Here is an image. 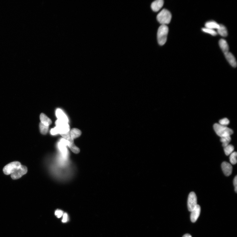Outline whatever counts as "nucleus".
Segmentation results:
<instances>
[{
  "label": "nucleus",
  "instance_id": "nucleus-28",
  "mask_svg": "<svg viewBox=\"0 0 237 237\" xmlns=\"http://www.w3.org/2000/svg\"><path fill=\"white\" fill-rule=\"evenodd\" d=\"M234 185L235 187V191L236 193L237 192V177L236 176L233 181Z\"/></svg>",
  "mask_w": 237,
  "mask_h": 237
},
{
  "label": "nucleus",
  "instance_id": "nucleus-15",
  "mask_svg": "<svg viewBox=\"0 0 237 237\" xmlns=\"http://www.w3.org/2000/svg\"><path fill=\"white\" fill-rule=\"evenodd\" d=\"M205 28L214 30L218 29L220 25L214 21H210L207 22L205 24Z\"/></svg>",
  "mask_w": 237,
  "mask_h": 237
},
{
  "label": "nucleus",
  "instance_id": "nucleus-13",
  "mask_svg": "<svg viewBox=\"0 0 237 237\" xmlns=\"http://www.w3.org/2000/svg\"><path fill=\"white\" fill-rule=\"evenodd\" d=\"M219 45L224 54L229 52V47L227 42L224 39H221L219 41Z\"/></svg>",
  "mask_w": 237,
  "mask_h": 237
},
{
  "label": "nucleus",
  "instance_id": "nucleus-1",
  "mask_svg": "<svg viewBox=\"0 0 237 237\" xmlns=\"http://www.w3.org/2000/svg\"><path fill=\"white\" fill-rule=\"evenodd\" d=\"M169 28L166 25H161L158 30L157 39L160 46L164 45L167 40Z\"/></svg>",
  "mask_w": 237,
  "mask_h": 237
},
{
  "label": "nucleus",
  "instance_id": "nucleus-19",
  "mask_svg": "<svg viewBox=\"0 0 237 237\" xmlns=\"http://www.w3.org/2000/svg\"><path fill=\"white\" fill-rule=\"evenodd\" d=\"M231 138L230 136H228L224 137H221L220 141L222 143V146L225 148L229 145L231 141Z\"/></svg>",
  "mask_w": 237,
  "mask_h": 237
},
{
  "label": "nucleus",
  "instance_id": "nucleus-18",
  "mask_svg": "<svg viewBox=\"0 0 237 237\" xmlns=\"http://www.w3.org/2000/svg\"><path fill=\"white\" fill-rule=\"evenodd\" d=\"M68 146L71 150L74 153L78 154L80 152V149L74 144V143H70L68 142Z\"/></svg>",
  "mask_w": 237,
  "mask_h": 237
},
{
  "label": "nucleus",
  "instance_id": "nucleus-23",
  "mask_svg": "<svg viewBox=\"0 0 237 237\" xmlns=\"http://www.w3.org/2000/svg\"><path fill=\"white\" fill-rule=\"evenodd\" d=\"M202 30L204 32L209 34L213 36H216L217 34V32L213 29L205 28L202 29Z\"/></svg>",
  "mask_w": 237,
  "mask_h": 237
},
{
  "label": "nucleus",
  "instance_id": "nucleus-25",
  "mask_svg": "<svg viewBox=\"0 0 237 237\" xmlns=\"http://www.w3.org/2000/svg\"><path fill=\"white\" fill-rule=\"evenodd\" d=\"M63 214L62 210L59 209L56 210L55 213V216L58 218H60L63 216Z\"/></svg>",
  "mask_w": 237,
  "mask_h": 237
},
{
  "label": "nucleus",
  "instance_id": "nucleus-21",
  "mask_svg": "<svg viewBox=\"0 0 237 237\" xmlns=\"http://www.w3.org/2000/svg\"><path fill=\"white\" fill-rule=\"evenodd\" d=\"M39 128L41 134L46 135L49 130V126H46L40 122L39 124Z\"/></svg>",
  "mask_w": 237,
  "mask_h": 237
},
{
  "label": "nucleus",
  "instance_id": "nucleus-3",
  "mask_svg": "<svg viewBox=\"0 0 237 237\" xmlns=\"http://www.w3.org/2000/svg\"><path fill=\"white\" fill-rule=\"evenodd\" d=\"M172 19L170 12L166 9L162 10L157 16V20L161 25H166L169 24Z\"/></svg>",
  "mask_w": 237,
  "mask_h": 237
},
{
  "label": "nucleus",
  "instance_id": "nucleus-4",
  "mask_svg": "<svg viewBox=\"0 0 237 237\" xmlns=\"http://www.w3.org/2000/svg\"><path fill=\"white\" fill-rule=\"evenodd\" d=\"M21 166L19 162L14 161L8 164L4 167L3 169V172L6 175H11L19 169Z\"/></svg>",
  "mask_w": 237,
  "mask_h": 237
},
{
  "label": "nucleus",
  "instance_id": "nucleus-14",
  "mask_svg": "<svg viewBox=\"0 0 237 237\" xmlns=\"http://www.w3.org/2000/svg\"><path fill=\"white\" fill-rule=\"evenodd\" d=\"M40 120L41 122L46 126H49L52 123V121L50 118L43 113L40 115Z\"/></svg>",
  "mask_w": 237,
  "mask_h": 237
},
{
  "label": "nucleus",
  "instance_id": "nucleus-27",
  "mask_svg": "<svg viewBox=\"0 0 237 237\" xmlns=\"http://www.w3.org/2000/svg\"><path fill=\"white\" fill-rule=\"evenodd\" d=\"M63 218L62 219V222L63 223L67 222L69 220L68 215L67 213H65L63 214Z\"/></svg>",
  "mask_w": 237,
  "mask_h": 237
},
{
  "label": "nucleus",
  "instance_id": "nucleus-12",
  "mask_svg": "<svg viewBox=\"0 0 237 237\" xmlns=\"http://www.w3.org/2000/svg\"><path fill=\"white\" fill-rule=\"evenodd\" d=\"M56 115L58 120L68 122L69 120L68 117L61 109H58L57 110Z\"/></svg>",
  "mask_w": 237,
  "mask_h": 237
},
{
  "label": "nucleus",
  "instance_id": "nucleus-2",
  "mask_svg": "<svg viewBox=\"0 0 237 237\" xmlns=\"http://www.w3.org/2000/svg\"><path fill=\"white\" fill-rule=\"evenodd\" d=\"M213 128L217 134L221 138L230 136L233 133V130L231 129L219 124H215L213 126Z\"/></svg>",
  "mask_w": 237,
  "mask_h": 237
},
{
  "label": "nucleus",
  "instance_id": "nucleus-10",
  "mask_svg": "<svg viewBox=\"0 0 237 237\" xmlns=\"http://www.w3.org/2000/svg\"><path fill=\"white\" fill-rule=\"evenodd\" d=\"M164 2L163 0H157L153 2L151 4L152 10L155 12L159 11L163 7Z\"/></svg>",
  "mask_w": 237,
  "mask_h": 237
},
{
  "label": "nucleus",
  "instance_id": "nucleus-26",
  "mask_svg": "<svg viewBox=\"0 0 237 237\" xmlns=\"http://www.w3.org/2000/svg\"><path fill=\"white\" fill-rule=\"evenodd\" d=\"M51 133L52 135H55L59 134L58 131L57 127L55 126V128L52 129L51 131Z\"/></svg>",
  "mask_w": 237,
  "mask_h": 237
},
{
  "label": "nucleus",
  "instance_id": "nucleus-16",
  "mask_svg": "<svg viewBox=\"0 0 237 237\" xmlns=\"http://www.w3.org/2000/svg\"><path fill=\"white\" fill-rule=\"evenodd\" d=\"M219 28L217 29V33L220 35V36L226 37L228 35L227 30L224 25L222 24H219Z\"/></svg>",
  "mask_w": 237,
  "mask_h": 237
},
{
  "label": "nucleus",
  "instance_id": "nucleus-7",
  "mask_svg": "<svg viewBox=\"0 0 237 237\" xmlns=\"http://www.w3.org/2000/svg\"><path fill=\"white\" fill-rule=\"evenodd\" d=\"M28 169L26 166L22 165L21 167L11 174V177L13 179H18L27 173Z\"/></svg>",
  "mask_w": 237,
  "mask_h": 237
},
{
  "label": "nucleus",
  "instance_id": "nucleus-6",
  "mask_svg": "<svg viewBox=\"0 0 237 237\" xmlns=\"http://www.w3.org/2000/svg\"><path fill=\"white\" fill-rule=\"evenodd\" d=\"M197 198L195 193L192 192L188 195L187 206L188 210L191 212L197 205Z\"/></svg>",
  "mask_w": 237,
  "mask_h": 237
},
{
  "label": "nucleus",
  "instance_id": "nucleus-11",
  "mask_svg": "<svg viewBox=\"0 0 237 237\" xmlns=\"http://www.w3.org/2000/svg\"><path fill=\"white\" fill-rule=\"evenodd\" d=\"M224 55L228 62L232 67L235 68L237 66V62L234 55L229 52L227 53Z\"/></svg>",
  "mask_w": 237,
  "mask_h": 237
},
{
  "label": "nucleus",
  "instance_id": "nucleus-24",
  "mask_svg": "<svg viewBox=\"0 0 237 237\" xmlns=\"http://www.w3.org/2000/svg\"><path fill=\"white\" fill-rule=\"evenodd\" d=\"M230 121L227 118H223V119L220 120L219 121V124L223 126H225L228 125L229 124Z\"/></svg>",
  "mask_w": 237,
  "mask_h": 237
},
{
  "label": "nucleus",
  "instance_id": "nucleus-8",
  "mask_svg": "<svg viewBox=\"0 0 237 237\" xmlns=\"http://www.w3.org/2000/svg\"><path fill=\"white\" fill-rule=\"evenodd\" d=\"M201 207L199 205H197L194 209L191 212L190 219L191 222L194 223L199 218L201 213Z\"/></svg>",
  "mask_w": 237,
  "mask_h": 237
},
{
  "label": "nucleus",
  "instance_id": "nucleus-9",
  "mask_svg": "<svg viewBox=\"0 0 237 237\" xmlns=\"http://www.w3.org/2000/svg\"><path fill=\"white\" fill-rule=\"evenodd\" d=\"M221 167L224 174L226 176H229L231 174L232 167L230 164L226 162H224L222 164Z\"/></svg>",
  "mask_w": 237,
  "mask_h": 237
},
{
  "label": "nucleus",
  "instance_id": "nucleus-29",
  "mask_svg": "<svg viewBox=\"0 0 237 237\" xmlns=\"http://www.w3.org/2000/svg\"><path fill=\"white\" fill-rule=\"evenodd\" d=\"M182 237H192V236L189 234H186L184 235Z\"/></svg>",
  "mask_w": 237,
  "mask_h": 237
},
{
  "label": "nucleus",
  "instance_id": "nucleus-22",
  "mask_svg": "<svg viewBox=\"0 0 237 237\" xmlns=\"http://www.w3.org/2000/svg\"><path fill=\"white\" fill-rule=\"evenodd\" d=\"M237 153L236 152H233L230 155V160L231 163L233 165L237 163Z\"/></svg>",
  "mask_w": 237,
  "mask_h": 237
},
{
  "label": "nucleus",
  "instance_id": "nucleus-17",
  "mask_svg": "<svg viewBox=\"0 0 237 237\" xmlns=\"http://www.w3.org/2000/svg\"><path fill=\"white\" fill-rule=\"evenodd\" d=\"M70 134L71 137L74 139L80 137L81 134V132L80 130L74 128L70 131Z\"/></svg>",
  "mask_w": 237,
  "mask_h": 237
},
{
  "label": "nucleus",
  "instance_id": "nucleus-20",
  "mask_svg": "<svg viewBox=\"0 0 237 237\" xmlns=\"http://www.w3.org/2000/svg\"><path fill=\"white\" fill-rule=\"evenodd\" d=\"M234 150V147L231 145H228L227 146L224 148V150L226 156L230 155L233 152Z\"/></svg>",
  "mask_w": 237,
  "mask_h": 237
},
{
  "label": "nucleus",
  "instance_id": "nucleus-5",
  "mask_svg": "<svg viewBox=\"0 0 237 237\" xmlns=\"http://www.w3.org/2000/svg\"><path fill=\"white\" fill-rule=\"evenodd\" d=\"M55 125L60 134L67 133L70 131V127L67 122L58 119L55 122Z\"/></svg>",
  "mask_w": 237,
  "mask_h": 237
}]
</instances>
